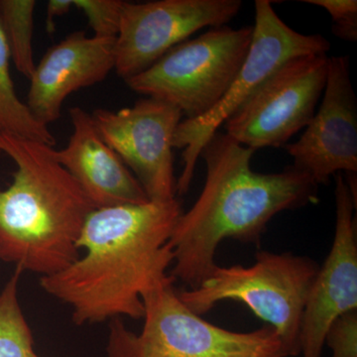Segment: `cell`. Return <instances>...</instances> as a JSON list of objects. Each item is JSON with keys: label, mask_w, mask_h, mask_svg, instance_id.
I'll return each instance as SVG.
<instances>
[{"label": "cell", "mask_w": 357, "mask_h": 357, "mask_svg": "<svg viewBox=\"0 0 357 357\" xmlns=\"http://www.w3.org/2000/svg\"><path fill=\"white\" fill-rule=\"evenodd\" d=\"M182 213L177 199L96 208L77 241L84 255L41 277L40 286L70 307L77 326L142 319L141 296L163 281L173 264L169 241Z\"/></svg>", "instance_id": "obj_1"}, {"label": "cell", "mask_w": 357, "mask_h": 357, "mask_svg": "<svg viewBox=\"0 0 357 357\" xmlns=\"http://www.w3.org/2000/svg\"><path fill=\"white\" fill-rule=\"evenodd\" d=\"M255 152L222 132L202 149L206 165L203 191L183 211L169 241L174 255L170 275L189 289L198 287L217 265L215 253L225 239L257 244L275 215L318 202V185L294 166L279 173L251 170Z\"/></svg>", "instance_id": "obj_2"}, {"label": "cell", "mask_w": 357, "mask_h": 357, "mask_svg": "<svg viewBox=\"0 0 357 357\" xmlns=\"http://www.w3.org/2000/svg\"><path fill=\"white\" fill-rule=\"evenodd\" d=\"M0 153L13 160L0 191V260L50 276L79 257L77 241L96 206L45 143L0 131Z\"/></svg>", "instance_id": "obj_3"}, {"label": "cell", "mask_w": 357, "mask_h": 357, "mask_svg": "<svg viewBox=\"0 0 357 357\" xmlns=\"http://www.w3.org/2000/svg\"><path fill=\"white\" fill-rule=\"evenodd\" d=\"M170 274L142 294L144 325L139 333L121 319L110 321L109 357H288L269 326L248 333L225 330L185 306Z\"/></svg>", "instance_id": "obj_4"}, {"label": "cell", "mask_w": 357, "mask_h": 357, "mask_svg": "<svg viewBox=\"0 0 357 357\" xmlns=\"http://www.w3.org/2000/svg\"><path fill=\"white\" fill-rule=\"evenodd\" d=\"M319 269L306 256L260 251L251 266L215 265L198 287L178 292V297L199 316L222 301L243 303L273 328L288 357L298 356L303 312Z\"/></svg>", "instance_id": "obj_5"}, {"label": "cell", "mask_w": 357, "mask_h": 357, "mask_svg": "<svg viewBox=\"0 0 357 357\" xmlns=\"http://www.w3.org/2000/svg\"><path fill=\"white\" fill-rule=\"evenodd\" d=\"M252 35L253 26L211 28L124 82L139 95L177 107L187 119H198L227 93L248 56Z\"/></svg>", "instance_id": "obj_6"}, {"label": "cell", "mask_w": 357, "mask_h": 357, "mask_svg": "<svg viewBox=\"0 0 357 357\" xmlns=\"http://www.w3.org/2000/svg\"><path fill=\"white\" fill-rule=\"evenodd\" d=\"M331 44L321 35H305L289 27L269 0H256L255 24L248 56L218 105L198 119L178 123L173 148L183 149L184 169L176 181V195L189 191L202 149L218 129L248 102L282 66L300 56L326 54Z\"/></svg>", "instance_id": "obj_7"}, {"label": "cell", "mask_w": 357, "mask_h": 357, "mask_svg": "<svg viewBox=\"0 0 357 357\" xmlns=\"http://www.w3.org/2000/svg\"><path fill=\"white\" fill-rule=\"evenodd\" d=\"M328 64L326 54L289 60L225 122V134L255 151L287 145L316 114Z\"/></svg>", "instance_id": "obj_8"}, {"label": "cell", "mask_w": 357, "mask_h": 357, "mask_svg": "<svg viewBox=\"0 0 357 357\" xmlns=\"http://www.w3.org/2000/svg\"><path fill=\"white\" fill-rule=\"evenodd\" d=\"M241 6V0L124 1L114 70L124 81L137 76L202 28L227 25Z\"/></svg>", "instance_id": "obj_9"}, {"label": "cell", "mask_w": 357, "mask_h": 357, "mask_svg": "<svg viewBox=\"0 0 357 357\" xmlns=\"http://www.w3.org/2000/svg\"><path fill=\"white\" fill-rule=\"evenodd\" d=\"M98 133L137 178L150 202L176 199L173 137L183 114L177 107L153 98L132 107L91 114Z\"/></svg>", "instance_id": "obj_10"}, {"label": "cell", "mask_w": 357, "mask_h": 357, "mask_svg": "<svg viewBox=\"0 0 357 357\" xmlns=\"http://www.w3.org/2000/svg\"><path fill=\"white\" fill-rule=\"evenodd\" d=\"M335 237L307 294L301 321L302 357H321L333 321L357 310L356 199L342 174L335 175Z\"/></svg>", "instance_id": "obj_11"}, {"label": "cell", "mask_w": 357, "mask_h": 357, "mask_svg": "<svg viewBox=\"0 0 357 357\" xmlns=\"http://www.w3.org/2000/svg\"><path fill=\"white\" fill-rule=\"evenodd\" d=\"M323 100L299 140L284 146L294 167L317 185L357 172V100L349 57L328 58Z\"/></svg>", "instance_id": "obj_12"}, {"label": "cell", "mask_w": 357, "mask_h": 357, "mask_svg": "<svg viewBox=\"0 0 357 357\" xmlns=\"http://www.w3.org/2000/svg\"><path fill=\"white\" fill-rule=\"evenodd\" d=\"M114 42L77 31L52 47L29 79L26 105L35 119L49 128L68 96L105 81L115 67Z\"/></svg>", "instance_id": "obj_13"}, {"label": "cell", "mask_w": 357, "mask_h": 357, "mask_svg": "<svg viewBox=\"0 0 357 357\" xmlns=\"http://www.w3.org/2000/svg\"><path fill=\"white\" fill-rule=\"evenodd\" d=\"M73 132L55 158L81 185L96 208L149 201L137 178L102 139L93 116L81 107L69 112Z\"/></svg>", "instance_id": "obj_14"}, {"label": "cell", "mask_w": 357, "mask_h": 357, "mask_svg": "<svg viewBox=\"0 0 357 357\" xmlns=\"http://www.w3.org/2000/svg\"><path fill=\"white\" fill-rule=\"evenodd\" d=\"M11 57L0 26V131L53 146L56 138L48 126L33 116L18 98L10 74Z\"/></svg>", "instance_id": "obj_15"}, {"label": "cell", "mask_w": 357, "mask_h": 357, "mask_svg": "<svg viewBox=\"0 0 357 357\" xmlns=\"http://www.w3.org/2000/svg\"><path fill=\"white\" fill-rule=\"evenodd\" d=\"M35 0H0V26L16 70L30 79L34 62Z\"/></svg>", "instance_id": "obj_16"}, {"label": "cell", "mask_w": 357, "mask_h": 357, "mask_svg": "<svg viewBox=\"0 0 357 357\" xmlns=\"http://www.w3.org/2000/svg\"><path fill=\"white\" fill-rule=\"evenodd\" d=\"M20 268L0 292V357H41L34 349L31 328L20 301Z\"/></svg>", "instance_id": "obj_17"}, {"label": "cell", "mask_w": 357, "mask_h": 357, "mask_svg": "<svg viewBox=\"0 0 357 357\" xmlns=\"http://www.w3.org/2000/svg\"><path fill=\"white\" fill-rule=\"evenodd\" d=\"M74 6L86 15L93 36L115 38L121 26L122 0H73Z\"/></svg>", "instance_id": "obj_18"}, {"label": "cell", "mask_w": 357, "mask_h": 357, "mask_svg": "<svg viewBox=\"0 0 357 357\" xmlns=\"http://www.w3.org/2000/svg\"><path fill=\"white\" fill-rule=\"evenodd\" d=\"M325 344L332 349L333 357H357V310L333 321L326 333Z\"/></svg>", "instance_id": "obj_19"}, {"label": "cell", "mask_w": 357, "mask_h": 357, "mask_svg": "<svg viewBox=\"0 0 357 357\" xmlns=\"http://www.w3.org/2000/svg\"><path fill=\"white\" fill-rule=\"evenodd\" d=\"M305 3L323 7L333 20L335 36L349 42L357 39L356 0H304Z\"/></svg>", "instance_id": "obj_20"}, {"label": "cell", "mask_w": 357, "mask_h": 357, "mask_svg": "<svg viewBox=\"0 0 357 357\" xmlns=\"http://www.w3.org/2000/svg\"><path fill=\"white\" fill-rule=\"evenodd\" d=\"M74 7L73 0H50L47 4L46 27L48 33H52L55 29L54 20L64 14L69 13L70 8Z\"/></svg>", "instance_id": "obj_21"}]
</instances>
